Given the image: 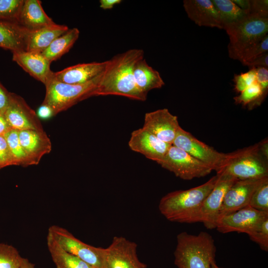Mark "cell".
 I'll list each match as a JSON object with an SVG mask.
<instances>
[{"label":"cell","mask_w":268,"mask_h":268,"mask_svg":"<svg viewBox=\"0 0 268 268\" xmlns=\"http://www.w3.org/2000/svg\"><path fill=\"white\" fill-rule=\"evenodd\" d=\"M256 68V81L260 85L263 93L267 96L268 92V68Z\"/></svg>","instance_id":"cell-38"},{"label":"cell","mask_w":268,"mask_h":268,"mask_svg":"<svg viewBox=\"0 0 268 268\" xmlns=\"http://www.w3.org/2000/svg\"><path fill=\"white\" fill-rule=\"evenodd\" d=\"M102 73L81 84L61 82L54 79L52 75L45 85L46 94L42 104L50 107L55 115L82 100L95 96Z\"/></svg>","instance_id":"cell-4"},{"label":"cell","mask_w":268,"mask_h":268,"mask_svg":"<svg viewBox=\"0 0 268 268\" xmlns=\"http://www.w3.org/2000/svg\"><path fill=\"white\" fill-rule=\"evenodd\" d=\"M265 178L236 180L225 195L218 220L224 215L248 205L254 192Z\"/></svg>","instance_id":"cell-15"},{"label":"cell","mask_w":268,"mask_h":268,"mask_svg":"<svg viewBox=\"0 0 268 268\" xmlns=\"http://www.w3.org/2000/svg\"><path fill=\"white\" fill-rule=\"evenodd\" d=\"M183 6L189 18L200 26L223 29L219 14L210 0H184Z\"/></svg>","instance_id":"cell-19"},{"label":"cell","mask_w":268,"mask_h":268,"mask_svg":"<svg viewBox=\"0 0 268 268\" xmlns=\"http://www.w3.org/2000/svg\"><path fill=\"white\" fill-rule=\"evenodd\" d=\"M250 67H264L268 68V52H266L246 64Z\"/></svg>","instance_id":"cell-40"},{"label":"cell","mask_w":268,"mask_h":268,"mask_svg":"<svg viewBox=\"0 0 268 268\" xmlns=\"http://www.w3.org/2000/svg\"><path fill=\"white\" fill-rule=\"evenodd\" d=\"M121 0H100V7L104 10L111 9L115 5L120 3Z\"/></svg>","instance_id":"cell-42"},{"label":"cell","mask_w":268,"mask_h":268,"mask_svg":"<svg viewBox=\"0 0 268 268\" xmlns=\"http://www.w3.org/2000/svg\"><path fill=\"white\" fill-rule=\"evenodd\" d=\"M130 149L158 163L171 144L164 142L143 128L134 131L128 142Z\"/></svg>","instance_id":"cell-16"},{"label":"cell","mask_w":268,"mask_h":268,"mask_svg":"<svg viewBox=\"0 0 268 268\" xmlns=\"http://www.w3.org/2000/svg\"><path fill=\"white\" fill-rule=\"evenodd\" d=\"M55 23L48 16L39 0H24L18 18V24L33 31Z\"/></svg>","instance_id":"cell-21"},{"label":"cell","mask_w":268,"mask_h":268,"mask_svg":"<svg viewBox=\"0 0 268 268\" xmlns=\"http://www.w3.org/2000/svg\"><path fill=\"white\" fill-rule=\"evenodd\" d=\"M249 14L268 18V0H250Z\"/></svg>","instance_id":"cell-37"},{"label":"cell","mask_w":268,"mask_h":268,"mask_svg":"<svg viewBox=\"0 0 268 268\" xmlns=\"http://www.w3.org/2000/svg\"><path fill=\"white\" fill-rule=\"evenodd\" d=\"M11 92H9L0 82V113L4 114L11 99Z\"/></svg>","instance_id":"cell-39"},{"label":"cell","mask_w":268,"mask_h":268,"mask_svg":"<svg viewBox=\"0 0 268 268\" xmlns=\"http://www.w3.org/2000/svg\"><path fill=\"white\" fill-rule=\"evenodd\" d=\"M216 174L241 180L263 179L268 177V159L261 154L257 143L229 153L226 164Z\"/></svg>","instance_id":"cell-6"},{"label":"cell","mask_w":268,"mask_h":268,"mask_svg":"<svg viewBox=\"0 0 268 268\" xmlns=\"http://www.w3.org/2000/svg\"><path fill=\"white\" fill-rule=\"evenodd\" d=\"M79 36L76 28L68 29L56 38L50 46L41 53L51 63L60 59L69 51Z\"/></svg>","instance_id":"cell-26"},{"label":"cell","mask_w":268,"mask_h":268,"mask_svg":"<svg viewBox=\"0 0 268 268\" xmlns=\"http://www.w3.org/2000/svg\"><path fill=\"white\" fill-rule=\"evenodd\" d=\"M24 0H0V22L18 24Z\"/></svg>","instance_id":"cell-30"},{"label":"cell","mask_w":268,"mask_h":268,"mask_svg":"<svg viewBox=\"0 0 268 268\" xmlns=\"http://www.w3.org/2000/svg\"><path fill=\"white\" fill-rule=\"evenodd\" d=\"M4 116L12 130L44 131L35 112L19 95L11 93Z\"/></svg>","instance_id":"cell-12"},{"label":"cell","mask_w":268,"mask_h":268,"mask_svg":"<svg viewBox=\"0 0 268 268\" xmlns=\"http://www.w3.org/2000/svg\"><path fill=\"white\" fill-rule=\"evenodd\" d=\"M259 149L261 154L268 159V138L259 142Z\"/></svg>","instance_id":"cell-45"},{"label":"cell","mask_w":268,"mask_h":268,"mask_svg":"<svg viewBox=\"0 0 268 268\" xmlns=\"http://www.w3.org/2000/svg\"><path fill=\"white\" fill-rule=\"evenodd\" d=\"M28 32L18 24L0 22V48L12 53L26 51Z\"/></svg>","instance_id":"cell-23"},{"label":"cell","mask_w":268,"mask_h":268,"mask_svg":"<svg viewBox=\"0 0 268 268\" xmlns=\"http://www.w3.org/2000/svg\"><path fill=\"white\" fill-rule=\"evenodd\" d=\"M211 1L219 14L223 28L225 25L240 21L248 14L232 0H212Z\"/></svg>","instance_id":"cell-27"},{"label":"cell","mask_w":268,"mask_h":268,"mask_svg":"<svg viewBox=\"0 0 268 268\" xmlns=\"http://www.w3.org/2000/svg\"><path fill=\"white\" fill-rule=\"evenodd\" d=\"M68 29L67 25L55 23L35 31H29L26 39V51L41 53L54 40Z\"/></svg>","instance_id":"cell-22"},{"label":"cell","mask_w":268,"mask_h":268,"mask_svg":"<svg viewBox=\"0 0 268 268\" xmlns=\"http://www.w3.org/2000/svg\"><path fill=\"white\" fill-rule=\"evenodd\" d=\"M250 239L265 251H268V218L257 225L248 234Z\"/></svg>","instance_id":"cell-33"},{"label":"cell","mask_w":268,"mask_h":268,"mask_svg":"<svg viewBox=\"0 0 268 268\" xmlns=\"http://www.w3.org/2000/svg\"><path fill=\"white\" fill-rule=\"evenodd\" d=\"M256 81V68L255 67H250L247 72L234 74L233 78L234 89L236 92L240 93Z\"/></svg>","instance_id":"cell-35"},{"label":"cell","mask_w":268,"mask_h":268,"mask_svg":"<svg viewBox=\"0 0 268 268\" xmlns=\"http://www.w3.org/2000/svg\"><path fill=\"white\" fill-rule=\"evenodd\" d=\"M268 52V35L249 48L243 55L240 61L245 66L258 56Z\"/></svg>","instance_id":"cell-34"},{"label":"cell","mask_w":268,"mask_h":268,"mask_svg":"<svg viewBox=\"0 0 268 268\" xmlns=\"http://www.w3.org/2000/svg\"><path fill=\"white\" fill-rule=\"evenodd\" d=\"M11 130L3 114L0 113V136L4 135Z\"/></svg>","instance_id":"cell-43"},{"label":"cell","mask_w":268,"mask_h":268,"mask_svg":"<svg viewBox=\"0 0 268 268\" xmlns=\"http://www.w3.org/2000/svg\"><path fill=\"white\" fill-rule=\"evenodd\" d=\"M48 234L67 252L94 268H103L105 248L96 247L85 243L66 229L57 225L50 226Z\"/></svg>","instance_id":"cell-7"},{"label":"cell","mask_w":268,"mask_h":268,"mask_svg":"<svg viewBox=\"0 0 268 268\" xmlns=\"http://www.w3.org/2000/svg\"><path fill=\"white\" fill-rule=\"evenodd\" d=\"M241 9L249 13L250 7V0H232Z\"/></svg>","instance_id":"cell-44"},{"label":"cell","mask_w":268,"mask_h":268,"mask_svg":"<svg viewBox=\"0 0 268 268\" xmlns=\"http://www.w3.org/2000/svg\"><path fill=\"white\" fill-rule=\"evenodd\" d=\"M108 61L75 65L62 70L53 72L55 80L70 84H81L88 82L101 75L105 70Z\"/></svg>","instance_id":"cell-17"},{"label":"cell","mask_w":268,"mask_h":268,"mask_svg":"<svg viewBox=\"0 0 268 268\" xmlns=\"http://www.w3.org/2000/svg\"><path fill=\"white\" fill-rule=\"evenodd\" d=\"M268 218V212L255 209L249 205L218 219L216 228L222 233L237 232L248 234L257 225Z\"/></svg>","instance_id":"cell-11"},{"label":"cell","mask_w":268,"mask_h":268,"mask_svg":"<svg viewBox=\"0 0 268 268\" xmlns=\"http://www.w3.org/2000/svg\"><path fill=\"white\" fill-rule=\"evenodd\" d=\"M219 176L204 184L186 190L170 192L160 201L158 208L169 221L180 223L201 222L203 202L216 185Z\"/></svg>","instance_id":"cell-2"},{"label":"cell","mask_w":268,"mask_h":268,"mask_svg":"<svg viewBox=\"0 0 268 268\" xmlns=\"http://www.w3.org/2000/svg\"><path fill=\"white\" fill-rule=\"evenodd\" d=\"M12 60L33 77L44 85L52 77L51 62L41 53L26 51L12 52Z\"/></svg>","instance_id":"cell-18"},{"label":"cell","mask_w":268,"mask_h":268,"mask_svg":"<svg viewBox=\"0 0 268 268\" xmlns=\"http://www.w3.org/2000/svg\"><path fill=\"white\" fill-rule=\"evenodd\" d=\"M211 268H221V267H218L216 263H215V261L214 260L212 262H211Z\"/></svg>","instance_id":"cell-47"},{"label":"cell","mask_w":268,"mask_h":268,"mask_svg":"<svg viewBox=\"0 0 268 268\" xmlns=\"http://www.w3.org/2000/svg\"><path fill=\"white\" fill-rule=\"evenodd\" d=\"M144 58L142 49L129 50L109 60L95 93V96L119 95L144 101L147 95L135 84L133 70L136 62Z\"/></svg>","instance_id":"cell-1"},{"label":"cell","mask_w":268,"mask_h":268,"mask_svg":"<svg viewBox=\"0 0 268 268\" xmlns=\"http://www.w3.org/2000/svg\"><path fill=\"white\" fill-rule=\"evenodd\" d=\"M15 165L14 161L3 135L0 136V169Z\"/></svg>","instance_id":"cell-36"},{"label":"cell","mask_w":268,"mask_h":268,"mask_svg":"<svg viewBox=\"0 0 268 268\" xmlns=\"http://www.w3.org/2000/svg\"><path fill=\"white\" fill-rule=\"evenodd\" d=\"M18 132L19 139L32 165L38 164L42 157L52 149L50 138L44 131Z\"/></svg>","instance_id":"cell-20"},{"label":"cell","mask_w":268,"mask_h":268,"mask_svg":"<svg viewBox=\"0 0 268 268\" xmlns=\"http://www.w3.org/2000/svg\"><path fill=\"white\" fill-rule=\"evenodd\" d=\"M133 74L136 85L146 95L149 91L160 88L165 84L159 72L149 66L144 58L136 62Z\"/></svg>","instance_id":"cell-24"},{"label":"cell","mask_w":268,"mask_h":268,"mask_svg":"<svg viewBox=\"0 0 268 268\" xmlns=\"http://www.w3.org/2000/svg\"><path fill=\"white\" fill-rule=\"evenodd\" d=\"M172 145L184 150L208 165L216 173L222 169L229 157V153L218 152L181 127L179 129Z\"/></svg>","instance_id":"cell-9"},{"label":"cell","mask_w":268,"mask_h":268,"mask_svg":"<svg viewBox=\"0 0 268 268\" xmlns=\"http://www.w3.org/2000/svg\"><path fill=\"white\" fill-rule=\"evenodd\" d=\"M37 115L38 118L44 120L49 119L55 116L51 108L43 104L38 108Z\"/></svg>","instance_id":"cell-41"},{"label":"cell","mask_w":268,"mask_h":268,"mask_svg":"<svg viewBox=\"0 0 268 268\" xmlns=\"http://www.w3.org/2000/svg\"><path fill=\"white\" fill-rule=\"evenodd\" d=\"M216 251L214 240L207 232H182L177 236L174 264L178 268H211Z\"/></svg>","instance_id":"cell-3"},{"label":"cell","mask_w":268,"mask_h":268,"mask_svg":"<svg viewBox=\"0 0 268 268\" xmlns=\"http://www.w3.org/2000/svg\"><path fill=\"white\" fill-rule=\"evenodd\" d=\"M266 96L260 85L256 81L233 99L236 104L247 106L249 110H252L261 105Z\"/></svg>","instance_id":"cell-28"},{"label":"cell","mask_w":268,"mask_h":268,"mask_svg":"<svg viewBox=\"0 0 268 268\" xmlns=\"http://www.w3.org/2000/svg\"><path fill=\"white\" fill-rule=\"evenodd\" d=\"M13 157L15 165L27 166L32 163L22 146L18 135V132L10 130L4 135Z\"/></svg>","instance_id":"cell-29"},{"label":"cell","mask_w":268,"mask_h":268,"mask_svg":"<svg viewBox=\"0 0 268 268\" xmlns=\"http://www.w3.org/2000/svg\"><path fill=\"white\" fill-rule=\"evenodd\" d=\"M180 127L178 117L164 108L146 113L142 128L161 141L172 145Z\"/></svg>","instance_id":"cell-13"},{"label":"cell","mask_w":268,"mask_h":268,"mask_svg":"<svg viewBox=\"0 0 268 268\" xmlns=\"http://www.w3.org/2000/svg\"><path fill=\"white\" fill-rule=\"evenodd\" d=\"M249 205L259 211L268 212V177L265 178L256 189Z\"/></svg>","instance_id":"cell-32"},{"label":"cell","mask_w":268,"mask_h":268,"mask_svg":"<svg viewBox=\"0 0 268 268\" xmlns=\"http://www.w3.org/2000/svg\"><path fill=\"white\" fill-rule=\"evenodd\" d=\"M136 244L123 237L115 236L105 248L103 268H146L139 259Z\"/></svg>","instance_id":"cell-10"},{"label":"cell","mask_w":268,"mask_h":268,"mask_svg":"<svg viewBox=\"0 0 268 268\" xmlns=\"http://www.w3.org/2000/svg\"><path fill=\"white\" fill-rule=\"evenodd\" d=\"M22 259L15 247L0 243V268H19Z\"/></svg>","instance_id":"cell-31"},{"label":"cell","mask_w":268,"mask_h":268,"mask_svg":"<svg viewBox=\"0 0 268 268\" xmlns=\"http://www.w3.org/2000/svg\"><path fill=\"white\" fill-rule=\"evenodd\" d=\"M218 180L204 199L201 207V220L207 229L216 228L219 212L226 193L238 179L226 175L216 174Z\"/></svg>","instance_id":"cell-14"},{"label":"cell","mask_w":268,"mask_h":268,"mask_svg":"<svg viewBox=\"0 0 268 268\" xmlns=\"http://www.w3.org/2000/svg\"><path fill=\"white\" fill-rule=\"evenodd\" d=\"M47 244L57 268H94L79 258L66 251L49 234Z\"/></svg>","instance_id":"cell-25"},{"label":"cell","mask_w":268,"mask_h":268,"mask_svg":"<svg viewBox=\"0 0 268 268\" xmlns=\"http://www.w3.org/2000/svg\"><path fill=\"white\" fill-rule=\"evenodd\" d=\"M223 29L229 38V57L240 61L249 48L268 35V18L248 14L237 22L225 25Z\"/></svg>","instance_id":"cell-5"},{"label":"cell","mask_w":268,"mask_h":268,"mask_svg":"<svg viewBox=\"0 0 268 268\" xmlns=\"http://www.w3.org/2000/svg\"><path fill=\"white\" fill-rule=\"evenodd\" d=\"M19 268H36L34 265L30 262L27 259L23 258Z\"/></svg>","instance_id":"cell-46"},{"label":"cell","mask_w":268,"mask_h":268,"mask_svg":"<svg viewBox=\"0 0 268 268\" xmlns=\"http://www.w3.org/2000/svg\"><path fill=\"white\" fill-rule=\"evenodd\" d=\"M158 164L176 177L186 180L204 177L213 171L208 165L172 145Z\"/></svg>","instance_id":"cell-8"}]
</instances>
